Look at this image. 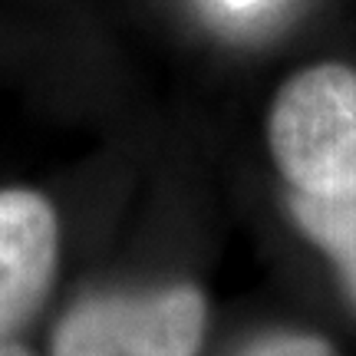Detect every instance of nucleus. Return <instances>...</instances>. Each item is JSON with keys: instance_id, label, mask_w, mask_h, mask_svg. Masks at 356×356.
Segmentation results:
<instances>
[{"instance_id": "1", "label": "nucleus", "mask_w": 356, "mask_h": 356, "mask_svg": "<svg viewBox=\"0 0 356 356\" xmlns=\"http://www.w3.org/2000/svg\"><path fill=\"white\" fill-rule=\"evenodd\" d=\"M270 152L300 195L356 198V73L323 63L280 89Z\"/></svg>"}, {"instance_id": "3", "label": "nucleus", "mask_w": 356, "mask_h": 356, "mask_svg": "<svg viewBox=\"0 0 356 356\" xmlns=\"http://www.w3.org/2000/svg\"><path fill=\"white\" fill-rule=\"evenodd\" d=\"M56 267V218L30 191H0V343L40 307Z\"/></svg>"}, {"instance_id": "2", "label": "nucleus", "mask_w": 356, "mask_h": 356, "mask_svg": "<svg viewBox=\"0 0 356 356\" xmlns=\"http://www.w3.org/2000/svg\"><path fill=\"white\" fill-rule=\"evenodd\" d=\"M202 333L204 297L188 284L109 293L66 314L56 356H195Z\"/></svg>"}, {"instance_id": "4", "label": "nucleus", "mask_w": 356, "mask_h": 356, "mask_svg": "<svg viewBox=\"0 0 356 356\" xmlns=\"http://www.w3.org/2000/svg\"><path fill=\"white\" fill-rule=\"evenodd\" d=\"M291 211L307 238L337 261L346 291L356 300V198H314L293 191Z\"/></svg>"}, {"instance_id": "6", "label": "nucleus", "mask_w": 356, "mask_h": 356, "mask_svg": "<svg viewBox=\"0 0 356 356\" xmlns=\"http://www.w3.org/2000/svg\"><path fill=\"white\" fill-rule=\"evenodd\" d=\"M225 7H231V10H254V7H261L264 0H221Z\"/></svg>"}, {"instance_id": "7", "label": "nucleus", "mask_w": 356, "mask_h": 356, "mask_svg": "<svg viewBox=\"0 0 356 356\" xmlns=\"http://www.w3.org/2000/svg\"><path fill=\"white\" fill-rule=\"evenodd\" d=\"M0 356H30V353H26V350H20V346L0 343Z\"/></svg>"}, {"instance_id": "5", "label": "nucleus", "mask_w": 356, "mask_h": 356, "mask_svg": "<svg viewBox=\"0 0 356 356\" xmlns=\"http://www.w3.org/2000/svg\"><path fill=\"white\" fill-rule=\"evenodd\" d=\"M241 356H333L330 343L320 337H304V333H277L254 343Z\"/></svg>"}]
</instances>
